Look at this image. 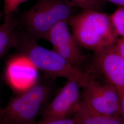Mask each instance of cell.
<instances>
[{
  "instance_id": "d6986e66",
  "label": "cell",
  "mask_w": 124,
  "mask_h": 124,
  "mask_svg": "<svg viewBox=\"0 0 124 124\" xmlns=\"http://www.w3.org/2000/svg\"><path fill=\"white\" fill-rule=\"evenodd\" d=\"M1 16H2V13H1L0 12V19L1 18Z\"/></svg>"
},
{
  "instance_id": "3957f363",
  "label": "cell",
  "mask_w": 124,
  "mask_h": 124,
  "mask_svg": "<svg viewBox=\"0 0 124 124\" xmlns=\"http://www.w3.org/2000/svg\"><path fill=\"white\" fill-rule=\"evenodd\" d=\"M53 85L46 80L35 84L12 98L0 110V124H36L40 109L52 93Z\"/></svg>"
},
{
  "instance_id": "ffe728a7",
  "label": "cell",
  "mask_w": 124,
  "mask_h": 124,
  "mask_svg": "<svg viewBox=\"0 0 124 124\" xmlns=\"http://www.w3.org/2000/svg\"><path fill=\"white\" fill-rule=\"evenodd\" d=\"M1 107H0V110H1Z\"/></svg>"
},
{
  "instance_id": "7a4b0ae2",
  "label": "cell",
  "mask_w": 124,
  "mask_h": 124,
  "mask_svg": "<svg viewBox=\"0 0 124 124\" xmlns=\"http://www.w3.org/2000/svg\"><path fill=\"white\" fill-rule=\"evenodd\" d=\"M68 22L80 47L94 53L115 44L118 39L109 16L101 11L82 10Z\"/></svg>"
},
{
  "instance_id": "8992f818",
  "label": "cell",
  "mask_w": 124,
  "mask_h": 124,
  "mask_svg": "<svg viewBox=\"0 0 124 124\" xmlns=\"http://www.w3.org/2000/svg\"><path fill=\"white\" fill-rule=\"evenodd\" d=\"M80 85L73 80L67 82L41 111L40 122L70 118L77 111L81 99Z\"/></svg>"
},
{
  "instance_id": "52a82bcc",
  "label": "cell",
  "mask_w": 124,
  "mask_h": 124,
  "mask_svg": "<svg viewBox=\"0 0 124 124\" xmlns=\"http://www.w3.org/2000/svg\"><path fill=\"white\" fill-rule=\"evenodd\" d=\"M44 39L52 45L53 51L72 65L80 69L85 57L70 31L68 21H62L55 25L48 32Z\"/></svg>"
},
{
  "instance_id": "4fadbf2b",
  "label": "cell",
  "mask_w": 124,
  "mask_h": 124,
  "mask_svg": "<svg viewBox=\"0 0 124 124\" xmlns=\"http://www.w3.org/2000/svg\"><path fill=\"white\" fill-rule=\"evenodd\" d=\"M109 18L116 34L124 37V7H119Z\"/></svg>"
},
{
  "instance_id": "9a60e30c",
  "label": "cell",
  "mask_w": 124,
  "mask_h": 124,
  "mask_svg": "<svg viewBox=\"0 0 124 124\" xmlns=\"http://www.w3.org/2000/svg\"><path fill=\"white\" fill-rule=\"evenodd\" d=\"M36 124H77L73 118L51 120L47 121L40 122Z\"/></svg>"
},
{
  "instance_id": "5bb4252c",
  "label": "cell",
  "mask_w": 124,
  "mask_h": 124,
  "mask_svg": "<svg viewBox=\"0 0 124 124\" xmlns=\"http://www.w3.org/2000/svg\"><path fill=\"white\" fill-rule=\"evenodd\" d=\"M28 0H3L4 18L8 17L18 10L19 7Z\"/></svg>"
},
{
  "instance_id": "2e32d148",
  "label": "cell",
  "mask_w": 124,
  "mask_h": 124,
  "mask_svg": "<svg viewBox=\"0 0 124 124\" xmlns=\"http://www.w3.org/2000/svg\"><path fill=\"white\" fill-rule=\"evenodd\" d=\"M116 48L124 59V37L118 39L115 42Z\"/></svg>"
},
{
  "instance_id": "5b68a950",
  "label": "cell",
  "mask_w": 124,
  "mask_h": 124,
  "mask_svg": "<svg viewBox=\"0 0 124 124\" xmlns=\"http://www.w3.org/2000/svg\"><path fill=\"white\" fill-rule=\"evenodd\" d=\"M81 99L97 112L120 116V102L117 89L112 85L101 84L92 78L82 87Z\"/></svg>"
},
{
  "instance_id": "6da1fadb",
  "label": "cell",
  "mask_w": 124,
  "mask_h": 124,
  "mask_svg": "<svg viewBox=\"0 0 124 124\" xmlns=\"http://www.w3.org/2000/svg\"><path fill=\"white\" fill-rule=\"evenodd\" d=\"M19 53L25 55L36 68L50 78L63 77L73 80L82 87L91 76L75 68L53 50H49L37 44L36 40L26 32H19V40L16 47Z\"/></svg>"
},
{
  "instance_id": "8fae6325",
  "label": "cell",
  "mask_w": 124,
  "mask_h": 124,
  "mask_svg": "<svg viewBox=\"0 0 124 124\" xmlns=\"http://www.w3.org/2000/svg\"><path fill=\"white\" fill-rule=\"evenodd\" d=\"M18 21L13 15L4 18L0 24V61L11 49L16 48L19 40Z\"/></svg>"
},
{
  "instance_id": "9c48e42d",
  "label": "cell",
  "mask_w": 124,
  "mask_h": 124,
  "mask_svg": "<svg viewBox=\"0 0 124 124\" xmlns=\"http://www.w3.org/2000/svg\"><path fill=\"white\" fill-rule=\"evenodd\" d=\"M38 70L25 55L18 53L8 60L5 75L9 85L13 90L21 93L37 81Z\"/></svg>"
},
{
  "instance_id": "ac0fdd59",
  "label": "cell",
  "mask_w": 124,
  "mask_h": 124,
  "mask_svg": "<svg viewBox=\"0 0 124 124\" xmlns=\"http://www.w3.org/2000/svg\"><path fill=\"white\" fill-rule=\"evenodd\" d=\"M116 5L119 7H124V0H105Z\"/></svg>"
},
{
  "instance_id": "277c9868",
  "label": "cell",
  "mask_w": 124,
  "mask_h": 124,
  "mask_svg": "<svg viewBox=\"0 0 124 124\" xmlns=\"http://www.w3.org/2000/svg\"><path fill=\"white\" fill-rule=\"evenodd\" d=\"M77 8L65 0H38L23 13L22 21L26 33L34 39H44L58 23L66 21L76 13Z\"/></svg>"
},
{
  "instance_id": "ba28073f",
  "label": "cell",
  "mask_w": 124,
  "mask_h": 124,
  "mask_svg": "<svg viewBox=\"0 0 124 124\" xmlns=\"http://www.w3.org/2000/svg\"><path fill=\"white\" fill-rule=\"evenodd\" d=\"M94 63L108 83L117 89L120 96L124 91V59L115 44L95 52Z\"/></svg>"
},
{
  "instance_id": "7c38bea8",
  "label": "cell",
  "mask_w": 124,
  "mask_h": 124,
  "mask_svg": "<svg viewBox=\"0 0 124 124\" xmlns=\"http://www.w3.org/2000/svg\"><path fill=\"white\" fill-rule=\"evenodd\" d=\"M72 6L83 10L101 11L105 5V0H65Z\"/></svg>"
},
{
  "instance_id": "30bf717a",
  "label": "cell",
  "mask_w": 124,
  "mask_h": 124,
  "mask_svg": "<svg viewBox=\"0 0 124 124\" xmlns=\"http://www.w3.org/2000/svg\"><path fill=\"white\" fill-rule=\"evenodd\" d=\"M73 118L77 124H124L120 116L107 115L97 112L81 99Z\"/></svg>"
},
{
  "instance_id": "e0dca14e",
  "label": "cell",
  "mask_w": 124,
  "mask_h": 124,
  "mask_svg": "<svg viewBox=\"0 0 124 124\" xmlns=\"http://www.w3.org/2000/svg\"><path fill=\"white\" fill-rule=\"evenodd\" d=\"M119 96L120 102V116L124 121V91Z\"/></svg>"
}]
</instances>
